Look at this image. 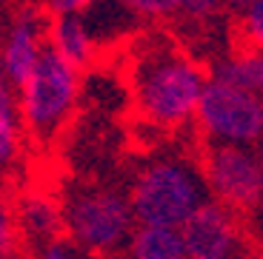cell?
<instances>
[{
	"mask_svg": "<svg viewBox=\"0 0 263 259\" xmlns=\"http://www.w3.org/2000/svg\"><path fill=\"white\" fill-rule=\"evenodd\" d=\"M206 72L169 34L152 32L132 46V91L152 125L180 128L195 120Z\"/></svg>",
	"mask_w": 263,
	"mask_h": 259,
	"instance_id": "6da1fadb",
	"label": "cell"
},
{
	"mask_svg": "<svg viewBox=\"0 0 263 259\" xmlns=\"http://www.w3.org/2000/svg\"><path fill=\"white\" fill-rule=\"evenodd\" d=\"M209 200L200 162L178 154L146 162L129 188V205L138 225L180 228Z\"/></svg>",
	"mask_w": 263,
	"mask_h": 259,
	"instance_id": "7a4b0ae2",
	"label": "cell"
},
{
	"mask_svg": "<svg viewBox=\"0 0 263 259\" xmlns=\"http://www.w3.org/2000/svg\"><path fill=\"white\" fill-rule=\"evenodd\" d=\"M60 225L69 231L80 251L109 256L126 251V242L138 222L132 214L129 194L115 188H80L66 200Z\"/></svg>",
	"mask_w": 263,
	"mask_h": 259,
	"instance_id": "3957f363",
	"label": "cell"
},
{
	"mask_svg": "<svg viewBox=\"0 0 263 259\" xmlns=\"http://www.w3.org/2000/svg\"><path fill=\"white\" fill-rule=\"evenodd\" d=\"M78 69L66 63L52 46H43L26 83L20 85V117L37 140L49 143L72 117L78 103Z\"/></svg>",
	"mask_w": 263,
	"mask_h": 259,
	"instance_id": "277c9868",
	"label": "cell"
},
{
	"mask_svg": "<svg viewBox=\"0 0 263 259\" xmlns=\"http://www.w3.org/2000/svg\"><path fill=\"white\" fill-rule=\"evenodd\" d=\"M192 123L212 145L255 148L263 140V97L209 77Z\"/></svg>",
	"mask_w": 263,
	"mask_h": 259,
	"instance_id": "5b68a950",
	"label": "cell"
},
{
	"mask_svg": "<svg viewBox=\"0 0 263 259\" xmlns=\"http://www.w3.org/2000/svg\"><path fill=\"white\" fill-rule=\"evenodd\" d=\"M200 174L212 200L240 217L263 202V168L255 148L209 143L200 160Z\"/></svg>",
	"mask_w": 263,
	"mask_h": 259,
	"instance_id": "8992f818",
	"label": "cell"
},
{
	"mask_svg": "<svg viewBox=\"0 0 263 259\" xmlns=\"http://www.w3.org/2000/svg\"><path fill=\"white\" fill-rule=\"evenodd\" d=\"M180 236L189 259H243L249 251L243 217L215 200L203 202L180 225Z\"/></svg>",
	"mask_w": 263,
	"mask_h": 259,
	"instance_id": "52a82bcc",
	"label": "cell"
},
{
	"mask_svg": "<svg viewBox=\"0 0 263 259\" xmlns=\"http://www.w3.org/2000/svg\"><path fill=\"white\" fill-rule=\"evenodd\" d=\"M43 26H40L37 12H23L14 20L12 32L6 37L3 46V54H0V63H3V74H6L9 83L23 85L29 77V72L34 69L40 52H43Z\"/></svg>",
	"mask_w": 263,
	"mask_h": 259,
	"instance_id": "ba28073f",
	"label": "cell"
},
{
	"mask_svg": "<svg viewBox=\"0 0 263 259\" xmlns=\"http://www.w3.org/2000/svg\"><path fill=\"white\" fill-rule=\"evenodd\" d=\"M49 46H52L72 69H78V72H83L86 66H92L95 52H98V43H95L92 32H89V23H86L80 14H60V17H52Z\"/></svg>",
	"mask_w": 263,
	"mask_h": 259,
	"instance_id": "9c48e42d",
	"label": "cell"
},
{
	"mask_svg": "<svg viewBox=\"0 0 263 259\" xmlns=\"http://www.w3.org/2000/svg\"><path fill=\"white\" fill-rule=\"evenodd\" d=\"M209 77L263 97V52L260 49L237 46V49L220 54V57L212 63Z\"/></svg>",
	"mask_w": 263,
	"mask_h": 259,
	"instance_id": "30bf717a",
	"label": "cell"
},
{
	"mask_svg": "<svg viewBox=\"0 0 263 259\" xmlns=\"http://www.w3.org/2000/svg\"><path fill=\"white\" fill-rule=\"evenodd\" d=\"M129 259H189L180 228L163 225H135L129 242H126Z\"/></svg>",
	"mask_w": 263,
	"mask_h": 259,
	"instance_id": "8fae6325",
	"label": "cell"
},
{
	"mask_svg": "<svg viewBox=\"0 0 263 259\" xmlns=\"http://www.w3.org/2000/svg\"><path fill=\"white\" fill-rule=\"evenodd\" d=\"M20 220H23V228H26L32 236L46 240V242H52L54 233L60 231L58 208H52L46 200H26L23 208H20Z\"/></svg>",
	"mask_w": 263,
	"mask_h": 259,
	"instance_id": "7c38bea8",
	"label": "cell"
},
{
	"mask_svg": "<svg viewBox=\"0 0 263 259\" xmlns=\"http://www.w3.org/2000/svg\"><path fill=\"white\" fill-rule=\"evenodd\" d=\"M235 34L240 46L263 52V0H243L235 12Z\"/></svg>",
	"mask_w": 263,
	"mask_h": 259,
	"instance_id": "4fadbf2b",
	"label": "cell"
},
{
	"mask_svg": "<svg viewBox=\"0 0 263 259\" xmlns=\"http://www.w3.org/2000/svg\"><path fill=\"white\" fill-rule=\"evenodd\" d=\"M17 154V109L9 91L0 94V165L14 160Z\"/></svg>",
	"mask_w": 263,
	"mask_h": 259,
	"instance_id": "5bb4252c",
	"label": "cell"
},
{
	"mask_svg": "<svg viewBox=\"0 0 263 259\" xmlns=\"http://www.w3.org/2000/svg\"><path fill=\"white\" fill-rule=\"evenodd\" d=\"M115 3L143 20H175L183 9V0H115Z\"/></svg>",
	"mask_w": 263,
	"mask_h": 259,
	"instance_id": "9a60e30c",
	"label": "cell"
},
{
	"mask_svg": "<svg viewBox=\"0 0 263 259\" xmlns=\"http://www.w3.org/2000/svg\"><path fill=\"white\" fill-rule=\"evenodd\" d=\"M243 231L246 240H249V248L263 253V202L243 214Z\"/></svg>",
	"mask_w": 263,
	"mask_h": 259,
	"instance_id": "2e32d148",
	"label": "cell"
},
{
	"mask_svg": "<svg viewBox=\"0 0 263 259\" xmlns=\"http://www.w3.org/2000/svg\"><path fill=\"white\" fill-rule=\"evenodd\" d=\"M100 0H46L49 12L54 14V17H60V14H83L86 9L98 6Z\"/></svg>",
	"mask_w": 263,
	"mask_h": 259,
	"instance_id": "e0dca14e",
	"label": "cell"
},
{
	"mask_svg": "<svg viewBox=\"0 0 263 259\" xmlns=\"http://www.w3.org/2000/svg\"><path fill=\"white\" fill-rule=\"evenodd\" d=\"M43 259H74V253H72V248L66 245V242L52 240V242L43 245Z\"/></svg>",
	"mask_w": 263,
	"mask_h": 259,
	"instance_id": "ac0fdd59",
	"label": "cell"
},
{
	"mask_svg": "<svg viewBox=\"0 0 263 259\" xmlns=\"http://www.w3.org/2000/svg\"><path fill=\"white\" fill-rule=\"evenodd\" d=\"M9 240H12V222H9L6 202H3V191H0V248H3V251L9 248Z\"/></svg>",
	"mask_w": 263,
	"mask_h": 259,
	"instance_id": "d6986e66",
	"label": "cell"
},
{
	"mask_svg": "<svg viewBox=\"0 0 263 259\" xmlns=\"http://www.w3.org/2000/svg\"><path fill=\"white\" fill-rule=\"evenodd\" d=\"M220 3H223V9H226V12H237L243 0H220Z\"/></svg>",
	"mask_w": 263,
	"mask_h": 259,
	"instance_id": "ffe728a7",
	"label": "cell"
},
{
	"mask_svg": "<svg viewBox=\"0 0 263 259\" xmlns=\"http://www.w3.org/2000/svg\"><path fill=\"white\" fill-rule=\"evenodd\" d=\"M6 91V74H3V63H0V94Z\"/></svg>",
	"mask_w": 263,
	"mask_h": 259,
	"instance_id": "44dd1931",
	"label": "cell"
},
{
	"mask_svg": "<svg viewBox=\"0 0 263 259\" xmlns=\"http://www.w3.org/2000/svg\"><path fill=\"white\" fill-rule=\"evenodd\" d=\"M255 154H257V160H260V168H263V140L255 145Z\"/></svg>",
	"mask_w": 263,
	"mask_h": 259,
	"instance_id": "7402d4cb",
	"label": "cell"
},
{
	"mask_svg": "<svg viewBox=\"0 0 263 259\" xmlns=\"http://www.w3.org/2000/svg\"><path fill=\"white\" fill-rule=\"evenodd\" d=\"M0 259H3V248H0Z\"/></svg>",
	"mask_w": 263,
	"mask_h": 259,
	"instance_id": "603a6c76",
	"label": "cell"
}]
</instances>
